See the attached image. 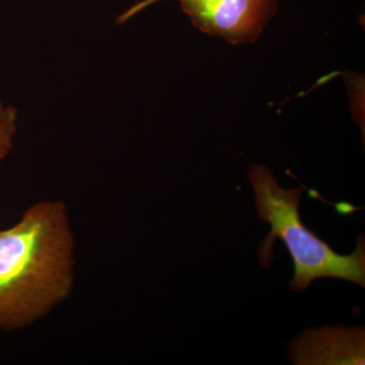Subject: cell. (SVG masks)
Instances as JSON below:
<instances>
[{
	"label": "cell",
	"mask_w": 365,
	"mask_h": 365,
	"mask_svg": "<svg viewBox=\"0 0 365 365\" xmlns=\"http://www.w3.org/2000/svg\"><path fill=\"white\" fill-rule=\"evenodd\" d=\"M141 0L117 19L124 24L157 2ZM194 26L232 45L255 43L278 11L279 0H177Z\"/></svg>",
	"instance_id": "3"
},
{
	"label": "cell",
	"mask_w": 365,
	"mask_h": 365,
	"mask_svg": "<svg viewBox=\"0 0 365 365\" xmlns=\"http://www.w3.org/2000/svg\"><path fill=\"white\" fill-rule=\"evenodd\" d=\"M74 237L66 204L45 200L0 230V330L32 325L69 297Z\"/></svg>",
	"instance_id": "1"
},
{
	"label": "cell",
	"mask_w": 365,
	"mask_h": 365,
	"mask_svg": "<svg viewBox=\"0 0 365 365\" xmlns=\"http://www.w3.org/2000/svg\"><path fill=\"white\" fill-rule=\"evenodd\" d=\"M248 177L258 216L271 225L270 232L258 250L262 267L272 264L274 242L279 239L294 261V276L289 283L292 289L306 292L319 278H337L365 287L364 235H359L352 254H338L302 222L299 213L302 187L282 188L273 173L260 165H252Z\"/></svg>",
	"instance_id": "2"
},
{
	"label": "cell",
	"mask_w": 365,
	"mask_h": 365,
	"mask_svg": "<svg viewBox=\"0 0 365 365\" xmlns=\"http://www.w3.org/2000/svg\"><path fill=\"white\" fill-rule=\"evenodd\" d=\"M18 118L16 108L4 104L0 96V163L13 148L14 135L18 128Z\"/></svg>",
	"instance_id": "4"
}]
</instances>
